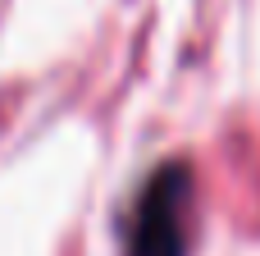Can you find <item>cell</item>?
I'll list each match as a JSON object with an SVG mask.
<instances>
[{
  "mask_svg": "<svg viewBox=\"0 0 260 256\" xmlns=\"http://www.w3.org/2000/svg\"><path fill=\"white\" fill-rule=\"evenodd\" d=\"M192 165L165 160L137 188L128 215V256H187L192 243Z\"/></svg>",
  "mask_w": 260,
  "mask_h": 256,
  "instance_id": "6da1fadb",
  "label": "cell"
}]
</instances>
